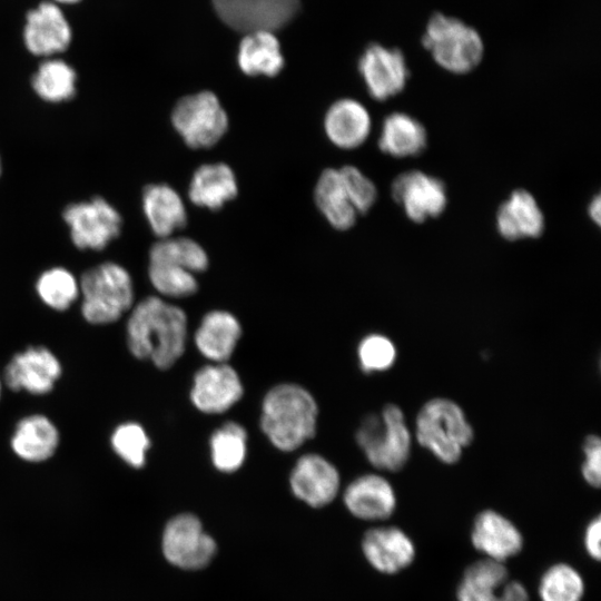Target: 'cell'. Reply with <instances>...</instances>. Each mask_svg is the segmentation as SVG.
I'll use <instances>...</instances> for the list:
<instances>
[{
    "mask_svg": "<svg viewBox=\"0 0 601 601\" xmlns=\"http://www.w3.org/2000/svg\"><path fill=\"white\" fill-rule=\"evenodd\" d=\"M188 336L183 308L160 296H147L129 311L126 343L130 354L169 370L184 355Z\"/></svg>",
    "mask_w": 601,
    "mask_h": 601,
    "instance_id": "6da1fadb",
    "label": "cell"
},
{
    "mask_svg": "<svg viewBox=\"0 0 601 601\" xmlns=\"http://www.w3.org/2000/svg\"><path fill=\"white\" fill-rule=\"evenodd\" d=\"M317 416L318 405L308 390L279 383L263 398L259 425L274 447L293 452L315 436Z\"/></svg>",
    "mask_w": 601,
    "mask_h": 601,
    "instance_id": "7a4b0ae2",
    "label": "cell"
},
{
    "mask_svg": "<svg viewBox=\"0 0 601 601\" xmlns=\"http://www.w3.org/2000/svg\"><path fill=\"white\" fill-rule=\"evenodd\" d=\"M79 288L81 316L91 325L112 324L135 305L131 276L117 263L106 262L83 272Z\"/></svg>",
    "mask_w": 601,
    "mask_h": 601,
    "instance_id": "3957f363",
    "label": "cell"
},
{
    "mask_svg": "<svg viewBox=\"0 0 601 601\" xmlns=\"http://www.w3.org/2000/svg\"><path fill=\"white\" fill-rule=\"evenodd\" d=\"M415 437L439 461L453 464L473 441L474 432L457 403L435 397L420 408L415 420Z\"/></svg>",
    "mask_w": 601,
    "mask_h": 601,
    "instance_id": "277c9868",
    "label": "cell"
},
{
    "mask_svg": "<svg viewBox=\"0 0 601 601\" xmlns=\"http://www.w3.org/2000/svg\"><path fill=\"white\" fill-rule=\"evenodd\" d=\"M355 440L367 461L380 470L398 471L410 457L411 431L395 404L385 405L380 414L366 415L356 430Z\"/></svg>",
    "mask_w": 601,
    "mask_h": 601,
    "instance_id": "5b68a950",
    "label": "cell"
},
{
    "mask_svg": "<svg viewBox=\"0 0 601 601\" xmlns=\"http://www.w3.org/2000/svg\"><path fill=\"white\" fill-rule=\"evenodd\" d=\"M422 43L441 68L456 75L476 68L484 53L482 38L474 28L442 13L431 17Z\"/></svg>",
    "mask_w": 601,
    "mask_h": 601,
    "instance_id": "8992f818",
    "label": "cell"
},
{
    "mask_svg": "<svg viewBox=\"0 0 601 601\" xmlns=\"http://www.w3.org/2000/svg\"><path fill=\"white\" fill-rule=\"evenodd\" d=\"M228 122L225 108L211 91L185 96L171 111L175 130L194 149L215 146L227 132Z\"/></svg>",
    "mask_w": 601,
    "mask_h": 601,
    "instance_id": "52a82bcc",
    "label": "cell"
},
{
    "mask_svg": "<svg viewBox=\"0 0 601 601\" xmlns=\"http://www.w3.org/2000/svg\"><path fill=\"white\" fill-rule=\"evenodd\" d=\"M63 219L72 243L80 249L101 250L121 229L120 214L101 197L69 205Z\"/></svg>",
    "mask_w": 601,
    "mask_h": 601,
    "instance_id": "ba28073f",
    "label": "cell"
},
{
    "mask_svg": "<svg viewBox=\"0 0 601 601\" xmlns=\"http://www.w3.org/2000/svg\"><path fill=\"white\" fill-rule=\"evenodd\" d=\"M218 17L242 32L274 31L297 13L299 0H211Z\"/></svg>",
    "mask_w": 601,
    "mask_h": 601,
    "instance_id": "9c48e42d",
    "label": "cell"
},
{
    "mask_svg": "<svg viewBox=\"0 0 601 601\" xmlns=\"http://www.w3.org/2000/svg\"><path fill=\"white\" fill-rule=\"evenodd\" d=\"M162 551L171 564L186 570H198L210 562L216 552V543L204 532L198 518L184 513L167 523Z\"/></svg>",
    "mask_w": 601,
    "mask_h": 601,
    "instance_id": "30bf717a",
    "label": "cell"
},
{
    "mask_svg": "<svg viewBox=\"0 0 601 601\" xmlns=\"http://www.w3.org/2000/svg\"><path fill=\"white\" fill-rule=\"evenodd\" d=\"M62 374L59 358L46 346H29L16 353L3 371V383L32 395L50 393Z\"/></svg>",
    "mask_w": 601,
    "mask_h": 601,
    "instance_id": "8fae6325",
    "label": "cell"
},
{
    "mask_svg": "<svg viewBox=\"0 0 601 601\" xmlns=\"http://www.w3.org/2000/svg\"><path fill=\"white\" fill-rule=\"evenodd\" d=\"M392 197L414 223L440 216L447 204L444 183L421 170L400 174L391 186Z\"/></svg>",
    "mask_w": 601,
    "mask_h": 601,
    "instance_id": "7c38bea8",
    "label": "cell"
},
{
    "mask_svg": "<svg viewBox=\"0 0 601 601\" xmlns=\"http://www.w3.org/2000/svg\"><path fill=\"white\" fill-rule=\"evenodd\" d=\"M358 71L368 95L377 101L387 100L402 92L408 78L403 52L378 43L364 50L358 60Z\"/></svg>",
    "mask_w": 601,
    "mask_h": 601,
    "instance_id": "4fadbf2b",
    "label": "cell"
},
{
    "mask_svg": "<svg viewBox=\"0 0 601 601\" xmlns=\"http://www.w3.org/2000/svg\"><path fill=\"white\" fill-rule=\"evenodd\" d=\"M243 395L242 380L227 363L204 365L194 375L190 401L201 413L221 414L231 408Z\"/></svg>",
    "mask_w": 601,
    "mask_h": 601,
    "instance_id": "5bb4252c",
    "label": "cell"
},
{
    "mask_svg": "<svg viewBox=\"0 0 601 601\" xmlns=\"http://www.w3.org/2000/svg\"><path fill=\"white\" fill-rule=\"evenodd\" d=\"M290 489L296 497L313 508L331 503L341 486L336 466L317 453L298 457L289 476Z\"/></svg>",
    "mask_w": 601,
    "mask_h": 601,
    "instance_id": "9a60e30c",
    "label": "cell"
},
{
    "mask_svg": "<svg viewBox=\"0 0 601 601\" xmlns=\"http://www.w3.org/2000/svg\"><path fill=\"white\" fill-rule=\"evenodd\" d=\"M362 549L370 564L385 574H394L407 568L416 553L412 539L396 526L368 530L363 538Z\"/></svg>",
    "mask_w": 601,
    "mask_h": 601,
    "instance_id": "2e32d148",
    "label": "cell"
},
{
    "mask_svg": "<svg viewBox=\"0 0 601 601\" xmlns=\"http://www.w3.org/2000/svg\"><path fill=\"white\" fill-rule=\"evenodd\" d=\"M471 541L487 559L504 563L523 548V536L512 521L494 510H484L474 520Z\"/></svg>",
    "mask_w": 601,
    "mask_h": 601,
    "instance_id": "e0dca14e",
    "label": "cell"
},
{
    "mask_svg": "<svg viewBox=\"0 0 601 601\" xmlns=\"http://www.w3.org/2000/svg\"><path fill=\"white\" fill-rule=\"evenodd\" d=\"M344 503L356 518L378 521L390 518L396 508L392 484L378 474H364L352 481L344 491Z\"/></svg>",
    "mask_w": 601,
    "mask_h": 601,
    "instance_id": "ac0fdd59",
    "label": "cell"
},
{
    "mask_svg": "<svg viewBox=\"0 0 601 601\" xmlns=\"http://www.w3.org/2000/svg\"><path fill=\"white\" fill-rule=\"evenodd\" d=\"M324 130L328 140L341 149L362 146L372 130L367 108L358 100L343 98L333 102L324 117Z\"/></svg>",
    "mask_w": 601,
    "mask_h": 601,
    "instance_id": "d6986e66",
    "label": "cell"
},
{
    "mask_svg": "<svg viewBox=\"0 0 601 601\" xmlns=\"http://www.w3.org/2000/svg\"><path fill=\"white\" fill-rule=\"evenodd\" d=\"M495 226L501 237L514 242L540 237L545 224L543 213L532 194L516 189L499 207Z\"/></svg>",
    "mask_w": 601,
    "mask_h": 601,
    "instance_id": "ffe728a7",
    "label": "cell"
},
{
    "mask_svg": "<svg viewBox=\"0 0 601 601\" xmlns=\"http://www.w3.org/2000/svg\"><path fill=\"white\" fill-rule=\"evenodd\" d=\"M70 38L68 21L56 4L43 2L28 13L24 42L30 52L47 56L62 51Z\"/></svg>",
    "mask_w": 601,
    "mask_h": 601,
    "instance_id": "44dd1931",
    "label": "cell"
},
{
    "mask_svg": "<svg viewBox=\"0 0 601 601\" xmlns=\"http://www.w3.org/2000/svg\"><path fill=\"white\" fill-rule=\"evenodd\" d=\"M242 336L237 317L224 309L204 315L194 334L198 352L213 363H227Z\"/></svg>",
    "mask_w": 601,
    "mask_h": 601,
    "instance_id": "7402d4cb",
    "label": "cell"
},
{
    "mask_svg": "<svg viewBox=\"0 0 601 601\" xmlns=\"http://www.w3.org/2000/svg\"><path fill=\"white\" fill-rule=\"evenodd\" d=\"M60 433L43 414H30L16 425L10 439L12 452L22 461L41 463L51 459L59 447Z\"/></svg>",
    "mask_w": 601,
    "mask_h": 601,
    "instance_id": "603a6c76",
    "label": "cell"
},
{
    "mask_svg": "<svg viewBox=\"0 0 601 601\" xmlns=\"http://www.w3.org/2000/svg\"><path fill=\"white\" fill-rule=\"evenodd\" d=\"M142 210L150 229L159 239L184 228L188 218L181 196L166 184H151L144 189Z\"/></svg>",
    "mask_w": 601,
    "mask_h": 601,
    "instance_id": "cb8c5ba5",
    "label": "cell"
},
{
    "mask_svg": "<svg viewBox=\"0 0 601 601\" xmlns=\"http://www.w3.org/2000/svg\"><path fill=\"white\" fill-rule=\"evenodd\" d=\"M238 193L234 170L224 162L200 165L188 186L189 200L201 208L218 210Z\"/></svg>",
    "mask_w": 601,
    "mask_h": 601,
    "instance_id": "d4e9b609",
    "label": "cell"
},
{
    "mask_svg": "<svg viewBox=\"0 0 601 601\" xmlns=\"http://www.w3.org/2000/svg\"><path fill=\"white\" fill-rule=\"evenodd\" d=\"M426 146V129L414 117L395 111L384 118L378 137L384 154L394 158L416 157Z\"/></svg>",
    "mask_w": 601,
    "mask_h": 601,
    "instance_id": "484cf974",
    "label": "cell"
},
{
    "mask_svg": "<svg viewBox=\"0 0 601 601\" xmlns=\"http://www.w3.org/2000/svg\"><path fill=\"white\" fill-rule=\"evenodd\" d=\"M314 199L333 228L347 230L355 225L358 214L346 193L338 169L327 168L319 175Z\"/></svg>",
    "mask_w": 601,
    "mask_h": 601,
    "instance_id": "4316f807",
    "label": "cell"
},
{
    "mask_svg": "<svg viewBox=\"0 0 601 601\" xmlns=\"http://www.w3.org/2000/svg\"><path fill=\"white\" fill-rule=\"evenodd\" d=\"M237 62L248 76L274 77L282 70L284 57L272 31H253L242 40Z\"/></svg>",
    "mask_w": 601,
    "mask_h": 601,
    "instance_id": "83f0119b",
    "label": "cell"
},
{
    "mask_svg": "<svg viewBox=\"0 0 601 601\" xmlns=\"http://www.w3.org/2000/svg\"><path fill=\"white\" fill-rule=\"evenodd\" d=\"M506 581L504 563L487 558L479 560L465 570L457 588V601H494Z\"/></svg>",
    "mask_w": 601,
    "mask_h": 601,
    "instance_id": "f1b7e54d",
    "label": "cell"
},
{
    "mask_svg": "<svg viewBox=\"0 0 601 601\" xmlns=\"http://www.w3.org/2000/svg\"><path fill=\"white\" fill-rule=\"evenodd\" d=\"M209 447L214 466L223 473H233L246 460L247 432L237 422H225L210 435Z\"/></svg>",
    "mask_w": 601,
    "mask_h": 601,
    "instance_id": "f546056e",
    "label": "cell"
},
{
    "mask_svg": "<svg viewBox=\"0 0 601 601\" xmlns=\"http://www.w3.org/2000/svg\"><path fill=\"white\" fill-rule=\"evenodd\" d=\"M149 262L176 264L194 274L205 272L209 265L208 255L198 242L174 236L161 238L151 246Z\"/></svg>",
    "mask_w": 601,
    "mask_h": 601,
    "instance_id": "4dcf8cb0",
    "label": "cell"
},
{
    "mask_svg": "<svg viewBox=\"0 0 601 601\" xmlns=\"http://www.w3.org/2000/svg\"><path fill=\"white\" fill-rule=\"evenodd\" d=\"M76 72L61 60L41 63L32 78L37 95L46 101L60 102L70 99L76 92Z\"/></svg>",
    "mask_w": 601,
    "mask_h": 601,
    "instance_id": "1f68e13d",
    "label": "cell"
},
{
    "mask_svg": "<svg viewBox=\"0 0 601 601\" xmlns=\"http://www.w3.org/2000/svg\"><path fill=\"white\" fill-rule=\"evenodd\" d=\"M41 302L57 312H65L79 298V280L68 269L53 267L43 272L36 283Z\"/></svg>",
    "mask_w": 601,
    "mask_h": 601,
    "instance_id": "d6a6232c",
    "label": "cell"
},
{
    "mask_svg": "<svg viewBox=\"0 0 601 601\" xmlns=\"http://www.w3.org/2000/svg\"><path fill=\"white\" fill-rule=\"evenodd\" d=\"M538 591L541 601H581L584 581L572 565L556 563L542 574Z\"/></svg>",
    "mask_w": 601,
    "mask_h": 601,
    "instance_id": "836d02e7",
    "label": "cell"
},
{
    "mask_svg": "<svg viewBox=\"0 0 601 601\" xmlns=\"http://www.w3.org/2000/svg\"><path fill=\"white\" fill-rule=\"evenodd\" d=\"M148 277L162 297L185 298L198 290L196 274L176 264L149 262Z\"/></svg>",
    "mask_w": 601,
    "mask_h": 601,
    "instance_id": "e575fe53",
    "label": "cell"
},
{
    "mask_svg": "<svg viewBox=\"0 0 601 601\" xmlns=\"http://www.w3.org/2000/svg\"><path fill=\"white\" fill-rule=\"evenodd\" d=\"M112 451L127 465L141 469L146 464L150 439L137 422H125L115 427L110 436Z\"/></svg>",
    "mask_w": 601,
    "mask_h": 601,
    "instance_id": "d590c367",
    "label": "cell"
},
{
    "mask_svg": "<svg viewBox=\"0 0 601 601\" xmlns=\"http://www.w3.org/2000/svg\"><path fill=\"white\" fill-rule=\"evenodd\" d=\"M396 354L394 343L382 334H370L357 346L359 367L367 374L391 368Z\"/></svg>",
    "mask_w": 601,
    "mask_h": 601,
    "instance_id": "8d00e7d4",
    "label": "cell"
},
{
    "mask_svg": "<svg viewBox=\"0 0 601 601\" xmlns=\"http://www.w3.org/2000/svg\"><path fill=\"white\" fill-rule=\"evenodd\" d=\"M346 193L357 214L367 213L377 200L375 184L353 165L338 168Z\"/></svg>",
    "mask_w": 601,
    "mask_h": 601,
    "instance_id": "74e56055",
    "label": "cell"
},
{
    "mask_svg": "<svg viewBox=\"0 0 601 601\" xmlns=\"http://www.w3.org/2000/svg\"><path fill=\"white\" fill-rule=\"evenodd\" d=\"M584 462L581 466L585 482L599 487L601 483V441L597 435H588L583 443Z\"/></svg>",
    "mask_w": 601,
    "mask_h": 601,
    "instance_id": "f35d334b",
    "label": "cell"
},
{
    "mask_svg": "<svg viewBox=\"0 0 601 601\" xmlns=\"http://www.w3.org/2000/svg\"><path fill=\"white\" fill-rule=\"evenodd\" d=\"M600 539L601 519L597 515L589 522L583 534L584 549L589 556L597 561H599L601 556Z\"/></svg>",
    "mask_w": 601,
    "mask_h": 601,
    "instance_id": "ab89813d",
    "label": "cell"
},
{
    "mask_svg": "<svg viewBox=\"0 0 601 601\" xmlns=\"http://www.w3.org/2000/svg\"><path fill=\"white\" fill-rule=\"evenodd\" d=\"M494 601H529V593L521 582L506 581L496 594Z\"/></svg>",
    "mask_w": 601,
    "mask_h": 601,
    "instance_id": "60d3db41",
    "label": "cell"
},
{
    "mask_svg": "<svg viewBox=\"0 0 601 601\" xmlns=\"http://www.w3.org/2000/svg\"><path fill=\"white\" fill-rule=\"evenodd\" d=\"M588 214L591 220L599 226L601 220V197L599 194L591 199L588 207Z\"/></svg>",
    "mask_w": 601,
    "mask_h": 601,
    "instance_id": "b9f144b4",
    "label": "cell"
},
{
    "mask_svg": "<svg viewBox=\"0 0 601 601\" xmlns=\"http://www.w3.org/2000/svg\"><path fill=\"white\" fill-rule=\"evenodd\" d=\"M57 1L72 3V2H77L78 0H57Z\"/></svg>",
    "mask_w": 601,
    "mask_h": 601,
    "instance_id": "7bdbcfd3",
    "label": "cell"
},
{
    "mask_svg": "<svg viewBox=\"0 0 601 601\" xmlns=\"http://www.w3.org/2000/svg\"><path fill=\"white\" fill-rule=\"evenodd\" d=\"M1 392H2V382L0 380V397H1Z\"/></svg>",
    "mask_w": 601,
    "mask_h": 601,
    "instance_id": "ee69618b",
    "label": "cell"
},
{
    "mask_svg": "<svg viewBox=\"0 0 601 601\" xmlns=\"http://www.w3.org/2000/svg\"><path fill=\"white\" fill-rule=\"evenodd\" d=\"M0 171H1V162H0Z\"/></svg>",
    "mask_w": 601,
    "mask_h": 601,
    "instance_id": "f6af8a7d",
    "label": "cell"
}]
</instances>
